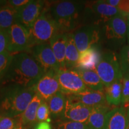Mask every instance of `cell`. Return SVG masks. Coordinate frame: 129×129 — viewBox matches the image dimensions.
Returning a JSON list of instances; mask_svg holds the SVG:
<instances>
[{"mask_svg":"<svg viewBox=\"0 0 129 129\" xmlns=\"http://www.w3.org/2000/svg\"><path fill=\"white\" fill-rule=\"evenodd\" d=\"M45 74L44 69L32 54L20 53L13 55L9 70L1 84L9 83L32 87Z\"/></svg>","mask_w":129,"mask_h":129,"instance_id":"obj_1","label":"cell"},{"mask_svg":"<svg viewBox=\"0 0 129 129\" xmlns=\"http://www.w3.org/2000/svg\"><path fill=\"white\" fill-rule=\"evenodd\" d=\"M35 94L33 87L9 84L0 90V115L18 117L27 108Z\"/></svg>","mask_w":129,"mask_h":129,"instance_id":"obj_2","label":"cell"},{"mask_svg":"<svg viewBox=\"0 0 129 129\" xmlns=\"http://www.w3.org/2000/svg\"><path fill=\"white\" fill-rule=\"evenodd\" d=\"M83 4L71 1L55 3L49 7L51 17L62 33H69L78 25Z\"/></svg>","mask_w":129,"mask_h":129,"instance_id":"obj_3","label":"cell"},{"mask_svg":"<svg viewBox=\"0 0 129 129\" xmlns=\"http://www.w3.org/2000/svg\"><path fill=\"white\" fill-rule=\"evenodd\" d=\"M29 32L32 47L37 45L49 43L53 37L60 33L50 13L49 8L46 9V7Z\"/></svg>","mask_w":129,"mask_h":129,"instance_id":"obj_4","label":"cell"},{"mask_svg":"<svg viewBox=\"0 0 129 129\" xmlns=\"http://www.w3.org/2000/svg\"><path fill=\"white\" fill-rule=\"evenodd\" d=\"M96 71L105 87L122 77L120 62L112 52L106 53L102 56Z\"/></svg>","mask_w":129,"mask_h":129,"instance_id":"obj_5","label":"cell"},{"mask_svg":"<svg viewBox=\"0 0 129 129\" xmlns=\"http://www.w3.org/2000/svg\"><path fill=\"white\" fill-rule=\"evenodd\" d=\"M9 52L13 55L29 51L32 48L29 30L16 22L9 29Z\"/></svg>","mask_w":129,"mask_h":129,"instance_id":"obj_6","label":"cell"},{"mask_svg":"<svg viewBox=\"0 0 129 129\" xmlns=\"http://www.w3.org/2000/svg\"><path fill=\"white\" fill-rule=\"evenodd\" d=\"M56 75L60 91L66 95L75 94L88 89L78 72L74 69L59 70Z\"/></svg>","mask_w":129,"mask_h":129,"instance_id":"obj_7","label":"cell"},{"mask_svg":"<svg viewBox=\"0 0 129 129\" xmlns=\"http://www.w3.org/2000/svg\"><path fill=\"white\" fill-rule=\"evenodd\" d=\"M31 50L32 56L46 73L51 71L57 72L60 69L50 43L37 45L31 48Z\"/></svg>","mask_w":129,"mask_h":129,"instance_id":"obj_8","label":"cell"},{"mask_svg":"<svg viewBox=\"0 0 129 129\" xmlns=\"http://www.w3.org/2000/svg\"><path fill=\"white\" fill-rule=\"evenodd\" d=\"M45 7V3L40 0H30L26 5L17 10V22L29 30Z\"/></svg>","mask_w":129,"mask_h":129,"instance_id":"obj_9","label":"cell"},{"mask_svg":"<svg viewBox=\"0 0 129 129\" xmlns=\"http://www.w3.org/2000/svg\"><path fill=\"white\" fill-rule=\"evenodd\" d=\"M93 107L74 101L67 96V102L60 118L62 121L85 123L91 114Z\"/></svg>","mask_w":129,"mask_h":129,"instance_id":"obj_10","label":"cell"},{"mask_svg":"<svg viewBox=\"0 0 129 129\" xmlns=\"http://www.w3.org/2000/svg\"><path fill=\"white\" fill-rule=\"evenodd\" d=\"M72 35L79 52L86 50L99 41V30L95 26H85L74 30Z\"/></svg>","mask_w":129,"mask_h":129,"instance_id":"obj_11","label":"cell"},{"mask_svg":"<svg viewBox=\"0 0 129 129\" xmlns=\"http://www.w3.org/2000/svg\"><path fill=\"white\" fill-rule=\"evenodd\" d=\"M56 74L53 71L47 72L33 86L35 93L43 101L48 102L53 95L61 91Z\"/></svg>","mask_w":129,"mask_h":129,"instance_id":"obj_12","label":"cell"},{"mask_svg":"<svg viewBox=\"0 0 129 129\" xmlns=\"http://www.w3.org/2000/svg\"><path fill=\"white\" fill-rule=\"evenodd\" d=\"M102 129H129V119L124 106L115 107L107 113Z\"/></svg>","mask_w":129,"mask_h":129,"instance_id":"obj_13","label":"cell"},{"mask_svg":"<svg viewBox=\"0 0 129 129\" xmlns=\"http://www.w3.org/2000/svg\"><path fill=\"white\" fill-rule=\"evenodd\" d=\"M67 96L72 101L78 102L90 107H94L107 103L104 91H94L89 88L83 92L67 95Z\"/></svg>","mask_w":129,"mask_h":129,"instance_id":"obj_14","label":"cell"},{"mask_svg":"<svg viewBox=\"0 0 129 129\" xmlns=\"http://www.w3.org/2000/svg\"><path fill=\"white\" fill-rule=\"evenodd\" d=\"M128 21L122 14L114 16L106 22L105 34L108 39H122L126 36Z\"/></svg>","mask_w":129,"mask_h":129,"instance_id":"obj_15","label":"cell"},{"mask_svg":"<svg viewBox=\"0 0 129 129\" xmlns=\"http://www.w3.org/2000/svg\"><path fill=\"white\" fill-rule=\"evenodd\" d=\"M101 57L102 56L99 50L91 47L80 53L79 60L75 69L96 71L97 66L101 61Z\"/></svg>","mask_w":129,"mask_h":129,"instance_id":"obj_16","label":"cell"},{"mask_svg":"<svg viewBox=\"0 0 129 129\" xmlns=\"http://www.w3.org/2000/svg\"><path fill=\"white\" fill-rule=\"evenodd\" d=\"M67 38L68 33L60 32L53 37L49 42L58 63L60 66V70L66 69L65 54Z\"/></svg>","mask_w":129,"mask_h":129,"instance_id":"obj_17","label":"cell"},{"mask_svg":"<svg viewBox=\"0 0 129 129\" xmlns=\"http://www.w3.org/2000/svg\"><path fill=\"white\" fill-rule=\"evenodd\" d=\"M109 111L110 108L107 103L93 107L88 120L85 122L88 128L102 129L106 115Z\"/></svg>","mask_w":129,"mask_h":129,"instance_id":"obj_18","label":"cell"},{"mask_svg":"<svg viewBox=\"0 0 129 129\" xmlns=\"http://www.w3.org/2000/svg\"><path fill=\"white\" fill-rule=\"evenodd\" d=\"M43 100L35 93L27 108L18 117L19 121L24 127L31 126L37 123V114L38 108Z\"/></svg>","mask_w":129,"mask_h":129,"instance_id":"obj_19","label":"cell"},{"mask_svg":"<svg viewBox=\"0 0 129 129\" xmlns=\"http://www.w3.org/2000/svg\"><path fill=\"white\" fill-rule=\"evenodd\" d=\"M90 8L96 15L105 22L114 16L122 14V13L118 9L108 4L105 1L94 2L91 4Z\"/></svg>","mask_w":129,"mask_h":129,"instance_id":"obj_20","label":"cell"},{"mask_svg":"<svg viewBox=\"0 0 129 129\" xmlns=\"http://www.w3.org/2000/svg\"><path fill=\"white\" fill-rule=\"evenodd\" d=\"M78 72L82 80L90 90L94 91H104L105 87L96 71L74 69Z\"/></svg>","mask_w":129,"mask_h":129,"instance_id":"obj_21","label":"cell"},{"mask_svg":"<svg viewBox=\"0 0 129 129\" xmlns=\"http://www.w3.org/2000/svg\"><path fill=\"white\" fill-rule=\"evenodd\" d=\"M122 77L105 88L106 101L109 105L118 106L122 103Z\"/></svg>","mask_w":129,"mask_h":129,"instance_id":"obj_22","label":"cell"},{"mask_svg":"<svg viewBox=\"0 0 129 129\" xmlns=\"http://www.w3.org/2000/svg\"><path fill=\"white\" fill-rule=\"evenodd\" d=\"M66 69H74L78 63L80 52L75 45L72 33H68L67 48L65 54Z\"/></svg>","mask_w":129,"mask_h":129,"instance_id":"obj_23","label":"cell"},{"mask_svg":"<svg viewBox=\"0 0 129 129\" xmlns=\"http://www.w3.org/2000/svg\"><path fill=\"white\" fill-rule=\"evenodd\" d=\"M17 11L8 4L0 7V29L9 30L17 22Z\"/></svg>","mask_w":129,"mask_h":129,"instance_id":"obj_24","label":"cell"},{"mask_svg":"<svg viewBox=\"0 0 129 129\" xmlns=\"http://www.w3.org/2000/svg\"><path fill=\"white\" fill-rule=\"evenodd\" d=\"M67 102L66 94L59 91L53 95L47 102L50 112L53 117H61Z\"/></svg>","mask_w":129,"mask_h":129,"instance_id":"obj_25","label":"cell"},{"mask_svg":"<svg viewBox=\"0 0 129 129\" xmlns=\"http://www.w3.org/2000/svg\"><path fill=\"white\" fill-rule=\"evenodd\" d=\"M13 55L9 51L0 54V83L3 81L12 63Z\"/></svg>","mask_w":129,"mask_h":129,"instance_id":"obj_26","label":"cell"},{"mask_svg":"<svg viewBox=\"0 0 129 129\" xmlns=\"http://www.w3.org/2000/svg\"><path fill=\"white\" fill-rule=\"evenodd\" d=\"M50 109L48 108L47 102L43 101L41 104L38 108L37 114V122L47 121L50 122L51 121L50 119H49Z\"/></svg>","mask_w":129,"mask_h":129,"instance_id":"obj_27","label":"cell"},{"mask_svg":"<svg viewBox=\"0 0 129 129\" xmlns=\"http://www.w3.org/2000/svg\"><path fill=\"white\" fill-rule=\"evenodd\" d=\"M120 65L122 75L129 74V45L124 47L121 51Z\"/></svg>","mask_w":129,"mask_h":129,"instance_id":"obj_28","label":"cell"},{"mask_svg":"<svg viewBox=\"0 0 129 129\" xmlns=\"http://www.w3.org/2000/svg\"><path fill=\"white\" fill-rule=\"evenodd\" d=\"M56 129H89L86 123L70 121H60L58 122Z\"/></svg>","mask_w":129,"mask_h":129,"instance_id":"obj_29","label":"cell"},{"mask_svg":"<svg viewBox=\"0 0 129 129\" xmlns=\"http://www.w3.org/2000/svg\"><path fill=\"white\" fill-rule=\"evenodd\" d=\"M129 103V74L122 75V103L125 108L128 107Z\"/></svg>","mask_w":129,"mask_h":129,"instance_id":"obj_30","label":"cell"},{"mask_svg":"<svg viewBox=\"0 0 129 129\" xmlns=\"http://www.w3.org/2000/svg\"><path fill=\"white\" fill-rule=\"evenodd\" d=\"M19 122L18 117L0 115V129H13Z\"/></svg>","mask_w":129,"mask_h":129,"instance_id":"obj_31","label":"cell"},{"mask_svg":"<svg viewBox=\"0 0 129 129\" xmlns=\"http://www.w3.org/2000/svg\"><path fill=\"white\" fill-rule=\"evenodd\" d=\"M9 46V30L0 29V54L7 52Z\"/></svg>","mask_w":129,"mask_h":129,"instance_id":"obj_32","label":"cell"},{"mask_svg":"<svg viewBox=\"0 0 129 129\" xmlns=\"http://www.w3.org/2000/svg\"><path fill=\"white\" fill-rule=\"evenodd\" d=\"M29 2V0H10L8 1V4L11 7L18 10Z\"/></svg>","mask_w":129,"mask_h":129,"instance_id":"obj_33","label":"cell"},{"mask_svg":"<svg viewBox=\"0 0 129 129\" xmlns=\"http://www.w3.org/2000/svg\"><path fill=\"white\" fill-rule=\"evenodd\" d=\"M117 8L122 13L129 12V1L118 0V4Z\"/></svg>","mask_w":129,"mask_h":129,"instance_id":"obj_34","label":"cell"},{"mask_svg":"<svg viewBox=\"0 0 129 129\" xmlns=\"http://www.w3.org/2000/svg\"><path fill=\"white\" fill-rule=\"evenodd\" d=\"M33 129H52V127L50 122L43 121L37 122Z\"/></svg>","mask_w":129,"mask_h":129,"instance_id":"obj_35","label":"cell"},{"mask_svg":"<svg viewBox=\"0 0 129 129\" xmlns=\"http://www.w3.org/2000/svg\"><path fill=\"white\" fill-rule=\"evenodd\" d=\"M13 129H25V127L22 124V123H21L20 121H19V122L17 123V124Z\"/></svg>","mask_w":129,"mask_h":129,"instance_id":"obj_36","label":"cell"},{"mask_svg":"<svg viewBox=\"0 0 129 129\" xmlns=\"http://www.w3.org/2000/svg\"><path fill=\"white\" fill-rule=\"evenodd\" d=\"M122 16H124V17H125V19H127V21H128L129 22V12H127V13H122Z\"/></svg>","mask_w":129,"mask_h":129,"instance_id":"obj_37","label":"cell"},{"mask_svg":"<svg viewBox=\"0 0 129 129\" xmlns=\"http://www.w3.org/2000/svg\"><path fill=\"white\" fill-rule=\"evenodd\" d=\"M127 40H128V44L129 45V22H128H128H127Z\"/></svg>","mask_w":129,"mask_h":129,"instance_id":"obj_38","label":"cell"},{"mask_svg":"<svg viewBox=\"0 0 129 129\" xmlns=\"http://www.w3.org/2000/svg\"><path fill=\"white\" fill-rule=\"evenodd\" d=\"M7 3H8V1H0V7L7 4Z\"/></svg>","mask_w":129,"mask_h":129,"instance_id":"obj_39","label":"cell"},{"mask_svg":"<svg viewBox=\"0 0 129 129\" xmlns=\"http://www.w3.org/2000/svg\"><path fill=\"white\" fill-rule=\"evenodd\" d=\"M127 114H128V117L129 119V108H128V109H127Z\"/></svg>","mask_w":129,"mask_h":129,"instance_id":"obj_40","label":"cell"},{"mask_svg":"<svg viewBox=\"0 0 129 129\" xmlns=\"http://www.w3.org/2000/svg\"><path fill=\"white\" fill-rule=\"evenodd\" d=\"M127 108H129V103H128V107H127Z\"/></svg>","mask_w":129,"mask_h":129,"instance_id":"obj_41","label":"cell"}]
</instances>
